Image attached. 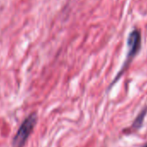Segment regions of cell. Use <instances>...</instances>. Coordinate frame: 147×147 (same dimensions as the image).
Masks as SVG:
<instances>
[{"label":"cell","mask_w":147,"mask_h":147,"mask_svg":"<svg viewBox=\"0 0 147 147\" xmlns=\"http://www.w3.org/2000/svg\"><path fill=\"white\" fill-rule=\"evenodd\" d=\"M37 121L36 113H30L22 123L17 133L15 134L12 142L11 147H24L30 135L34 130L35 125Z\"/></svg>","instance_id":"7a4b0ae2"},{"label":"cell","mask_w":147,"mask_h":147,"mask_svg":"<svg viewBox=\"0 0 147 147\" xmlns=\"http://www.w3.org/2000/svg\"><path fill=\"white\" fill-rule=\"evenodd\" d=\"M142 147H147V143H146V144H144V146H142Z\"/></svg>","instance_id":"277c9868"},{"label":"cell","mask_w":147,"mask_h":147,"mask_svg":"<svg viewBox=\"0 0 147 147\" xmlns=\"http://www.w3.org/2000/svg\"><path fill=\"white\" fill-rule=\"evenodd\" d=\"M146 113H147V108L143 109V110L138 113V115L137 118L134 119V121H133V123H132V125H131V130H138V129H139V128L142 126Z\"/></svg>","instance_id":"3957f363"},{"label":"cell","mask_w":147,"mask_h":147,"mask_svg":"<svg viewBox=\"0 0 147 147\" xmlns=\"http://www.w3.org/2000/svg\"><path fill=\"white\" fill-rule=\"evenodd\" d=\"M141 43H142V38H141V33L138 29H134L131 30L127 37V55L125 58V61L120 68L119 72L117 74V76H115L114 80L110 85V88L116 83V82L121 77V76L125 73V71L127 69L134 57L139 53L140 49H141Z\"/></svg>","instance_id":"6da1fadb"}]
</instances>
